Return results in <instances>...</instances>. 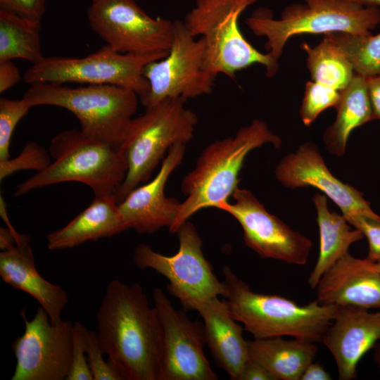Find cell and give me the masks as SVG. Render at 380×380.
<instances>
[{
    "label": "cell",
    "instance_id": "obj_19",
    "mask_svg": "<svg viewBox=\"0 0 380 380\" xmlns=\"http://www.w3.org/2000/svg\"><path fill=\"white\" fill-rule=\"evenodd\" d=\"M316 289L321 304L380 310V274L372 262L349 252L323 274Z\"/></svg>",
    "mask_w": 380,
    "mask_h": 380
},
{
    "label": "cell",
    "instance_id": "obj_3",
    "mask_svg": "<svg viewBox=\"0 0 380 380\" xmlns=\"http://www.w3.org/2000/svg\"><path fill=\"white\" fill-rule=\"evenodd\" d=\"M231 315L243 324L254 338L289 336L309 342H322L332 323L337 305L314 300L300 305L287 298L252 291L228 266L222 269Z\"/></svg>",
    "mask_w": 380,
    "mask_h": 380
},
{
    "label": "cell",
    "instance_id": "obj_30",
    "mask_svg": "<svg viewBox=\"0 0 380 380\" xmlns=\"http://www.w3.org/2000/svg\"><path fill=\"white\" fill-rule=\"evenodd\" d=\"M31 108L23 98L0 99V160L11 158L9 147L11 136L17 124Z\"/></svg>",
    "mask_w": 380,
    "mask_h": 380
},
{
    "label": "cell",
    "instance_id": "obj_5",
    "mask_svg": "<svg viewBox=\"0 0 380 380\" xmlns=\"http://www.w3.org/2000/svg\"><path fill=\"white\" fill-rule=\"evenodd\" d=\"M49 153L54 161L15 187L14 196L61 182H77L89 186L95 196L115 194L123 182L127 164L119 148L66 129L51 141Z\"/></svg>",
    "mask_w": 380,
    "mask_h": 380
},
{
    "label": "cell",
    "instance_id": "obj_28",
    "mask_svg": "<svg viewBox=\"0 0 380 380\" xmlns=\"http://www.w3.org/2000/svg\"><path fill=\"white\" fill-rule=\"evenodd\" d=\"M326 36L350 63L355 73L365 77L380 75V33L374 36L339 32Z\"/></svg>",
    "mask_w": 380,
    "mask_h": 380
},
{
    "label": "cell",
    "instance_id": "obj_14",
    "mask_svg": "<svg viewBox=\"0 0 380 380\" xmlns=\"http://www.w3.org/2000/svg\"><path fill=\"white\" fill-rule=\"evenodd\" d=\"M232 196L234 203L222 202L216 208L238 221L249 248L263 258L297 265L307 263L310 239L270 213L251 191L237 187Z\"/></svg>",
    "mask_w": 380,
    "mask_h": 380
},
{
    "label": "cell",
    "instance_id": "obj_31",
    "mask_svg": "<svg viewBox=\"0 0 380 380\" xmlns=\"http://www.w3.org/2000/svg\"><path fill=\"white\" fill-rule=\"evenodd\" d=\"M50 153L39 144L27 142L20 153L13 158L0 160V180L13 173L23 170L41 172L51 164Z\"/></svg>",
    "mask_w": 380,
    "mask_h": 380
},
{
    "label": "cell",
    "instance_id": "obj_12",
    "mask_svg": "<svg viewBox=\"0 0 380 380\" xmlns=\"http://www.w3.org/2000/svg\"><path fill=\"white\" fill-rule=\"evenodd\" d=\"M91 28L122 53L169 51L174 20L149 16L135 0H94L87 12Z\"/></svg>",
    "mask_w": 380,
    "mask_h": 380
},
{
    "label": "cell",
    "instance_id": "obj_20",
    "mask_svg": "<svg viewBox=\"0 0 380 380\" xmlns=\"http://www.w3.org/2000/svg\"><path fill=\"white\" fill-rule=\"evenodd\" d=\"M203 320L206 344L219 367L232 380H241L249 360L243 328L232 317L224 300L214 297L198 309Z\"/></svg>",
    "mask_w": 380,
    "mask_h": 380
},
{
    "label": "cell",
    "instance_id": "obj_2",
    "mask_svg": "<svg viewBox=\"0 0 380 380\" xmlns=\"http://www.w3.org/2000/svg\"><path fill=\"white\" fill-rule=\"evenodd\" d=\"M270 143L275 148L281 139L262 120H255L239 128L232 137L216 140L205 146L195 167L182 179L181 191L185 196L177 216L169 228L172 234L195 213L215 208L228 201L240 182L239 175L247 155L253 149Z\"/></svg>",
    "mask_w": 380,
    "mask_h": 380
},
{
    "label": "cell",
    "instance_id": "obj_18",
    "mask_svg": "<svg viewBox=\"0 0 380 380\" xmlns=\"http://www.w3.org/2000/svg\"><path fill=\"white\" fill-rule=\"evenodd\" d=\"M379 341L380 310L355 305H337L322 340L335 360L340 380L355 379L358 362Z\"/></svg>",
    "mask_w": 380,
    "mask_h": 380
},
{
    "label": "cell",
    "instance_id": "obj_6",
    "mask_svg": "<svg viewBox=\"0 0 380 380\" xmlns=\"http://www.w3.org/2000/svg\"><path fill=\"white\" fill-rule=\"evenodd\" d=\"M304 1L305 4L286 6L280 19H273L270 9L259 8L245 20L255 35L267 39L265 49L277 62L295 35L339 32L368 35L380 23L377 6L347 0Z\"/></svg>",
    "mask_w": 380,
    "mask_h": 380
},
{
    "label": "cell",
    "instance_id": "obj_1",
    "mask_svg": "<svg viewBox=\"0 0 380 380\" xmlns=\"http://www.w3.org/2000/svg\"><path fill=\"white\" fill-rule=\"evenodd\" d=\"M96 323L107 360L122 380H160L162 327L139 284L110 281Z\"/></svg>",
    "mask_w": 380,
    "mask_h": 380
},
{
    "label": "cell",
    "instance_id": "obj_43",
    "mask_svg": "<svg viewBox=\"0 0 380 380\" xmlns=\"http://www.w3.org/2000/svg\"><path fill=\"white\" fill-rule=\"evenodd\" d=\"M91 1H94V0H91Z\"/></svg>",
    "mask_w": 380,
    "mask_h": 380
},
{
    "label": "cell",
    "instance_id": "obj_29",
    "mask_svg": "<svg viewBox=\"0 0 380 380\" xmlns=\"http://www.w3.org/2000/svg\"><path fill=\"white\" fill-rule=\"evenodd\" d=\"M341 96V91L316 82H308L300 109L303 124L310 126L324 110L336 108Z\"/></svg>",
    "mask_w": 380,
    "mask_h": 380
},
{
    "label": "cell",
    "instance_id": "obj_11",
    "mask_svg": "<svg viewBox=\"0 0 380 380\" xmlns=\"http://www.w3.org/2000/svg\"><path fill=\"white\" fill-rule=\"evenodd\" d=\"M203 39H195L180 20H174L173 39L167 56L148 63L143 75L149 85L139 97L146 108L167 99H194L213 92L215 77L204 68Z\"/></svg>",
    "mask_w": 380,
    "mask_h": 380
},
{
    "label": "cell",
    "instance_id": "obj_9",
    "mask_svg": "<svg viewBox=\"0 0 380 380\" xmlns=\"http://www.w3.org/2000/svg\"><path fill=\"white\" fill-rule=\"evenodd\" d=\"M179 250L165 255L144 243L136 246L134 264L140 269L150 268L169 281L167 289L185 310H196L207 300L227 295L224 281L216 277L210 262L203 255V242L195 225L189 220L177 232Z\"/></svg>",
    "mask_w": 380,
    "mask_h": 380
},
{
    "label": "cell",
    "instance_id": "obj_24",
    "mask_svg": "<svg viewBox=\"0 0 380 380\" xmlns=\"http://www.w3.org/2000/svg\"><path fill=\"white\" fill-rule=\"evenodd\" d=\"M312 202L317 211L319 251L308 283L311 289H316L323 274L348 252L351 244L361 241L364 236L360 230L353 229L343 215L329 210L324 194H315Z\"/></svg>",
    "mask_w": 380,
    "mask_h": 380
},
{
    "label": "cell",
    "instance_id": "obj_39",
    "mask_svg": "<svg viewBox=\"0 0 380 380\" xmlns=\"http://www.w3.org/2000/svg\"><path fill=\"white\" fill-rule=\"evenodd\" d=\"M332 378L318 362H311L303 372L300 380H331Z\"/></svg>",
    "mask_w": 380,
    "mask_h": 380
},
{
    "label": "cell",
    "instance_id": "obj_35",
    "mask_svg": "<svg viewBox=\"0 0 380 380\" xmlns=\"http://www.w3.org/2000/svg\"><path fill=\"white\" fill-rule=\"evenodd\" d=\"M46 0H0V10L18 16L41 21Z\"/></svg>",
    "mask_w": 380,
    "mask_h": 380
},
{
    "label": "cell",
    "instance_id": "obj_17",
    "mask_svg": "<svg viewBox=\"0 0 380 380\" xmlns=\"http://www.w3.org/2000/svg\"><path fill=\"white\" fill-rule=\"evenodd\" d=\"M185 151L186 144L172 146L154 178L137 186L118 203L127 230L133 229L139 234H153L172 226L181 202L167 197L165 187L171 174L182 163Z\"/></svg>",
    "mask_w": 380,
    "mask_h": 380
},
{
    "label": "cell",
    "instance_id": "obj_23",
    "mask_svg": "<svg viewBox=\"0 0 380 380\" xmlns=\"http://www.w3.org/2000/svg\"><path fill=\"white\" fill-rule=\"evenodd\" d=\"M247 343L249 359L262 365L275 380H300L317 353L315 343L295 338H254Z\"/></svg>",
    "mask_w": 380,
    "mask_h": 380
},
{
    "label": "cell",
    "instance_id": "obj_27",
    "mask_svg": "<svg viewBox=\"0 0 380 380\" xmlns=\"http://www.w3.org/2000/svg\"><path fill=\"white\" fill-rule=\"evenodd\" d=\"M301 48L307 53V66L314 82L338 91L348 87L355 73L353 66L327 36L315 47L303 43Z\"/></svg>",
    "mask_w": 380,
    "mask_h": 380
},
{
    "label": "cell",
    "instance_id": "obj_37",
    "mask_svg": "<svg viewBox=\"0 0 380 380\" xmlns=\"http://www.w3.org/2000/svg\"><path fill=\"white\" fill-rule=\"evenodd\" d=\"M372 111V120H380V75L365 77Z\"/></svg>",
    "mask_w": 380,
    "mask_h": 380
},
{
    "label": "cell",
    "instance_id": "obj_25",
    "mask_svg": "<svg viewBox=\"0 0 380 380\" xmlns=\"http://www.w3.org/2000/svg\"><path fill=\"white\" fill-rule=\"evenodd\" d=\"M336 108V120L325 130L323 140L330 154L341 157L345 154L351 132L372 120V106L365 77L354 73L350 84L341 91V99Z\"/></svg>",
    "mask_w": 380,
    "mask_h": 380
},
{
    "label": "cell",
    "instance_id": "obj_13",
    "mask_svg": "<svg viewBox=\"0 0 380 380\" xmlns=\"http://www.w3.org/2000/svg\"><path fill=\"white\" fill-rule=\"evenodd\" d=\"M20 315L25 331L12 343L16 366L11 379H65L71 363L73 323L63 319L51 323L41 306L31 320L25 310Z\"/></svg>",
    "mask_w": 380,
    "mask_h": 380
},
{
    "label": "cell",
    "instance_id": "obj_32",
    "mask_svg": "<svg viewBox=\"0 0 380 380\" xmlns=\"http://www.w3.org/2000/svg\"><path fill=\"white\" fill-rule=\"evenodd\" d=\"M86 354L93 380H122L121 376L105 360V351L96 331L87 329Z\"/></svg>",
    "mask_w": 380,
    "mask_h": 380
},
{
    "label": "cell",
    "instance_id": "obj_26",
    "mask_svg": "<svg viewBox=\"0 0 380 380\" xmlns=\"http://www.w3.org/2000/svg\"><path fill=\"white\" fill-rule=\"evenodd\" d=\"M41 21L0 10V62L24 59L32 64L44 56L40 42Z\"/></svg>",
    "mask_w": 380,
    "mask_h": 380
},
{
    "label": "cell",
    "instance_id": "obj_42",
    "mask_svg": "<svg viewBox=\"0 0 380 380\" xmlns=\"http://www.w3.org/2000/svg\"><path fill=\"white\" fill-rule=\"evenodd\" d=\"M372 267L374 269V270H376L377 272L380 274V260L375 262H372Z\"/></svg>",
    "mask_w": 380,
    "mask_h": 380
},
{
    "label": "cell",
    "instance_id": "obj_4",
    "mask_svg": "<svg viewBox=\"0 0 380 380\" xmlns=\"http://www.w3.org/2000/svg\"><path fill=\"white\" fill-rule=\"evenodd\" d=\"M23 99L31 106H54L72 113L86 136L118 148L136 113L139 96L110 84L69 87L59 83L30 84Z\"/></svg>",
    "mask_w": 380,
    "mask_h": 380
},
{
    "label": "cell",
    "instance_id": "obj_38",
    "mask_svg": "<svg viewBox=\"0 0 380 380\" xmlns=\"http://www.w3.org/2000/svg\"><path fill=\"white\" fill-rule=\"evenodd\" d=\"M241 380H275V379L262 365L249 359L244 366Z\"/></svg>",
    "mask_w": 380,
    "mask_h": 380
},
{
    "label": "cell",
    "instance_id": "obj_10",
    "mask_svg": "<svg viewBox=\"0 0 380 380\" xmlns=\"http://www.w3.org/2000/svg\"><path fill=\"white\" fill-rule=\"evenodd\" d=\"M167 53H122L105 45L83 58L44 57L27 69L23 81L30 85L40 82L115 85L134 91L139 98L149 88L143 75L144 67Z\"/></svg>",
    "mask_w": 380,
    "mask_h": 380
},
{
    "label": "cell",
    "instance_id": "obj_21",
    "mask_svg": "<svg viewBox=\"0 0 380 380\" xmlns=\"http://www.w3.org/2000/svg\"><path fill=\"white\" fill-rule=\"evenodd\" d=\"M29 243L15 245L0 253V276L6 284L32 296L46 311L51 323H58L68 303V295L39 273Z\"/></svg>",
    "mask_w": 380,
    "mask_h": 380
},
{
    "label": "cell",
    "instance_id": "obj_8",
    "mask_svg": "<svg viewBox=\"0 0 380 380\" xmlns=\"http://www.w3.org/2000/svg\"><path fill=\"white\" fill-rule=\"evenodd\" d=\"M258 0H195L183 20L194 37L205 44L204 68L213 77L219 74L234 79L237 72L255 63L266 68L273 77L279 63L270 55L258 51L244 37L239 26L242 13Z\"/></svg>",
    "mask_w": 380,
    "mask_h": 380
},
{
    "label": "cell",
    "instance_id": "obj_40",
    "mask_svg": "<svg viewBox=\"0 0 380 380\" xmlns=\"http://www.w3.org/2000/svg\"><path fill=\"white\" fill-rule=\"evenodd\" d=\"M374 362L379 368L380 372V341H379L376 346L374 347Z\"/></svg>",
    "mask_w": 380,
    "mask_h": 380
},
{
    "label": "cell",
    "instance_id": "obj_36",
    "mask_svg": "<svg viewBox=\"0 0 380 380\" xmlns=\"http://www.w3.org/2000/svg\"><path fill=\"white\" fill-rule=\"evenodd\" d=\"M21 79V75L18 67L12 61L0 62V92L11 89L18 84Z\"/></svg>",
    "mask_w": 380,
    "mask_h": 380
},
{
    "label": "cell",
    "instance_id": "obj_41",
    "mask_svg": "<svg viewBox=\"0 0 380 380\" xmlns=\"http://www.w3.org/2000/svg\"><path fill=\"white\" fill-rule=\"evenodd\" d=\"M353 1L364 6H380V0H347Z\"/></svg>",
    "mask_w": 380,
    "mask_h": 380
},
{
    "label": "cell",
    "instance_id": "obj_15",
    "mask_svg": "<svg viewBox=\"0 0 380 380\" xmlns=\"http://www.w3.org/2000/svg\"><path fill=\"white\" fill-rule=\"evenodd\" d=\"M153 300L163 331L160 380L218 379L203 353V323L176 309L161 288L154 289Z\"/></svg>",
    "mask_w": 380,
    "mask_h": 380
},
{
    "label": "cell",
    "instance_id": "obj_34",
    "mask_svg": "<svg viewBox=\"0 0 380 380\" xmlns=\"http://www.w3.org/2000/svg\"><path fill=\"white\" fill-rule=\"evenodd\" d=\"M348 223L360 230L368 241L367 260L375 262L380 260V217L363 215L345 217Z\"/></svg>",
    "mask_w": 380,
    "mask_h": 380
},
{
    "label": "cell",
    "instance_id": "obj_22",
    "mask_svg": "<svg viewBox=\"0 0 380 380\" xmlns=\"http://www.w3.org/2000/svg\"><path fill=\"white\" fill-rule=\"evenodd\" d=\"M126 230L115 194L98 196L66 225L47 235V247L51 251L72 248Z\"/></svg>",
    "mask_w": 380,
    "mask_h": 380
},
{
    "label": "cell",
    "instance_id": "obj_7",
    "mask_svg": "<svg viewBox=\"0 0 380 380\" xmlns=\"http://www.w3.org/2000/svg\"><path fill=\"white\" fill-rule=\"evenodd\" d=\"M182 98L167 99L133 118L118 147L127 164L125 178L115 193L119 203L139 185L151 179L160 162L176 144L189 142L198 122Z\"/></svg>",
    "mask_w": 380,
    "mask_h": 380
},
{
    "label": "cell",
    "instance_id": "obj_16",
    "mask_svg": "<svg viewBox=\"0 0 380 380\" xmlns=\"http://www.w3.org/2000/svg\"><path fill=\"white\" fill-rule=\"evenodd\" d=\"M274 176L289 189L312 186L320 190L340 208L342 215L380 217L362 192L345 184L329 170L317 146L305 142L284 156L276 166Z\"/></svg>",
    "mask_w": 380,
    "mask_h": 380
},
{
    "label": "cell",
    "instance_id": "obj_33",
    "mask_svg": "<svg viewBox=\"0 0 380 380\" xmlns=\"http://www.w3.org/2000/svg\"><path fill=\"white\" fill-rule=\"evenodd\" d=\"M87 331L82 323L73 322L71 363L65 380H93L86 354Z\"/></svg>",
    "mask_w": 380,
    "mask_h": 380
}]
</instances>
